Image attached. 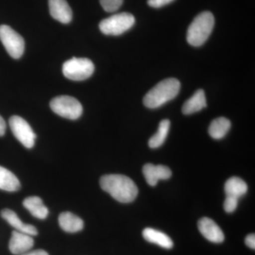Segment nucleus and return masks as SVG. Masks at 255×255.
Segmentation results:
<instances>
[{
	"label": "nucleus",
	"instance_id": "nucleus-1",
	"mask_svg": "<svg viewBox=\"0 0 255 255\" xmlns=\"http://www.w3.org/2000/svg\"><path fill=\"white\" fill-rule=\"evenodd\" d=\"M101 187L115 200L128 204L136 199L138 189L130 178L122 174H107L101 177Z\"/></svg>",
	"mask_w": 255,
	"mask_h": 255
},
{
	"label": "nucleus",
	"instance_id": "nucleus-2",
	"mask_svg": "<svg viewBox=\"0 0 255 255\" xmlns=\"http://www.w3.org/2000/svg\"><path fill=\"white\" fill-rule=\"evenodd\" d=\"M180 82L176 78L162 80L146 94L143 104L147 108L156 109L173 100L180 90Z\"/></svg>",
	"mask_w": 255,
	"mask_h": 255
},
{
	"label": "nucleus",
	"instance_id": "nucleus-3",
	"mask_svg": "<svg viewBox=\"0 0 255 255\" xmlns=\"http://www.w3.org/2000/svg\"><path fill=\"white\" fill-rule=\"evenodd\" d=\"M215 18L210 11H204L198 14L189 25L187 40L191 46H202L211 36L214 29Z\"/></svg>",
	"mask_w": 255,
	"mask_h": 255
},
{
	"label": "nucleus",
	"instance_id": "nucleus-4",
	"mask_svg": "<svg viewBox=\"0 0 255 255\" xmlns=\"http://www.w3.org/2000/svg\"><path fill=\"white\" fill-rule=\"evenodd\" d=\"M135 22L133 15L127 12L119 13L102 20L100 29L107 36H119L130 29Z\"/></svg>",
	"mask_w": 255,
	"mask_h": 255
},
{
	"label": "nucleus",
	"instance_id": "nucleus-5",
	"mask_svg": "<svg viewBox=\"0 0 255 255\" xmlns=\"http://www.w3.org/2000/svg\"><path fill=\"white\" fill-rule=\"evenodd\" d=\"M94 71L95 65L88 58H73L67 60L63 65L64 76L74 81L87 80L93 75Z\"/></svg>",
	"mask_w": 255,
	"mask_h": 255
},
{
	"label": "nucleus",
	"instance_id": "nucleus-6",
	"mask_svg": "<svg viewBox=\"0 0 255 255\" xmlns=\"http://www.w3.org/2000/svg\"><path fill=\"white\" fill-rule=\"evenodd\" d=\"M50 109L60 117L70 120H76L81 117L82 106L77 99L70 96L55 97L50 103Z\"/></svg>",
	"mask_w": 255,
	"mask_h": 255
},
{
	"label": "nucleus",
	"instance_id": "nucleus-7",
	"mask_svg": "<svg viewBox=\"0 0 255 255\" xmlns=\"http://www.w3.org/2000/svg\"><path fill=\"white\" fill-rule=\"evenodd\" d=\"M0 41L11 58L18 59L22 56L25 49L24 40L7 25L0 26Z\"/></svg>",
	"mask_w": 255,
	"mask_h": 255
},
{
	"label": "nucleus",
	"instance_id": "nucleus-8",
	"mask_svg": "<svg viewBox=\"0 0 255 255\" xmlns=\"http://www.w3.org/2000/svg\"><path fill=\"white\" fill-rule=\"evenodd\" d=\"M10 128L16 138L26 148L34 146L36 135L26 120L18 116H13L9 121Z\"/></svg>",
	"mask_w": 255,
	"mask_h": 255
},
{
	"label": "nucleus",
	"instance_id": "nucleus-9",
	"mask_svg": "<svg viewBox=\"0 0 255 255\" xmlns=\"http://www.w3.org/2000/svg\"><path fill=\"white\" fill-rule=\"evenodd\" d=\"M142 173L146 182L151 187L157 185L159 180L168 179L172 176V171L167 166L146 164L142 168Z\"/></svg>",
	"mask_w": 255,
	"mask_h": 255
},
{
	"label": "nucleus",
	"instance_id": "nucleus-10",
	"mask_svg": "<svg viewBox=\"0 0 255 255\" xmlns=\"http://www.w3.org/2000/svg\"><path fill=\"white\" fill-rule=\"evenodd\" d=\"M34 245L31 236L14 231L11 233L9 243V251L12 254L21 255L30 251Z\"/></svg>",
	"mask_w": 255,
	"mask_h": 255
},
{
	"label": "nucleus",
	"instance_id": "nucleus-11",
	"mask_svg": "<svg viewBox=\"0 0 255 255\" xmlns=\"http://www.w3.org/2000/svg\"><path fill=\"white\" fill-rule=\"evenodd\" d=\"M198 228L202 236L208 241L214 243H221L225 239L221 228L209 218H203L198 223Z\"/></svg>",
	"mask_w": 255,
	"mask_h": 255
},
{
	"label": "nucleus",
	"instance_id": "nucleus-12",
	"mask_svg": "<svg viewBox=\"0 0 255 255\" xmlns=\"http://www.w3.org/2000/svg\"><path fill=\"white\" fill-rule=\"evenodd\" d=\"M52 17L63 23H68L73 18V11L66 0H48Z\"/></svg>",
	"mask_w": 255,
	"mask_h": 255
},
{
	"label": "nucleus",
	"instance_id": "nucleus-13",
	"mask_svg": "<svg viewBox=\"0 0 255 255\" xmlns=\"http://www.w3.org/2000/svg\"><path fill=\"white\" fill-rule=\"evenodd\" d=\"M1 216L3 219H4L10 226L16 229V231L29 236H37L38 235V231L36 227L30 224H26L23 223L22 221L18 217L17 214L14 211L10 209H3L1 211Z\"/></svg>",
	"mask_w": 255,
	"mask_h": 255
},
{
	"label": "nucleus",
	"instance_id": "nucleus-14",
	"mask_svg": "<svg viewBox=\"0 0 255 255\" xmlns=\"http://www.w3.org/2000/svg\"><path fill=\"white\" fill-rule=\"evenodd\" d=\"M60 228L67 233H74L82 231L84 228L83 221L73 213H62L58 218Z\"/></svg>",
	"mask_w": 255,
	"mask_h": 255
},
{
	"label": "nucleus",
	"instance_id": "nucleus-15",
	"mask_svg": "<svg viewBox=\"0 0 255 255\" xmlns=\"http://www.w3.org/2000/svg\"><path fill=\"white\" fill-rule=\"evenodd\" d=\"M142 236L144 239L149 243L157 245L165 249H171L173 248V242L167 235L153 228H147L144 229L142 231Z\"/></svg>",
	"mask_w": 255,
	"mask_h": 255
},
{
	"label": "nucleus",
	"instance_id": "nucleus-16",
	"mask_svg": "<svg viewBox=\"0 0 255 255\" xmlns=\"http://www.w3.org/2000/svg\"><path fill=\"white\" fill-rule=\"evenodd\" d=\"M207 104H206L205 93L204 90H199L184 104L182 109V113L185 115H190V114L200 112L203 109L205 108Z\"/></svg>",
	"mask_w": 255,
	"mask_h": 255
},
{
	"label": "nucleus",
	"instance_id": "nucleus-17",
	"mask_svg": "<svg viewBox=\"0 0 255 255\" xmlns=\"http://www.w3.org/2000/svg\"><path fill=\"white\" fill-rule=\"evenodd\" d=\"M23 205L31 213L32 216L38 219H46L48 209L38 196H30L23 201Z\"/></svg>",
	"mask_w": 255,
	"mask_h": 255
},
{
	"label": "nucleus",
	"instance_id": "nucleus-18",
	"mask_svg": "<svg viewBox=\"0 0 255 255\" xmlns=\"http://www.w3.org/2000/svg\"><path fill=\"white\" fill-rule=\"evenodd\" d=\"M224 189L226 196L240 199L248 191V185L241 178L233 177L226 181Z\"/></svg>",
	"mask_w": 255,
	"mask_h": 255
},
{
	"label": "nucleus",
	"instance_id": "nucleus-19",
	"mask_svg": "<svg viewBox=\"0 0 255 255\" xmlns=\"http://www.w3.org/2000/svg\"><path fill=\"white\" fill-rule=\"evenodd\" d=\"M21 187L19 180L9 169L0 166V189L9 191L19 190Z\"/></svg>",
	"mask_w": 255,
	"mask_h": 255
},
{
	"label": "nucleus",
	"instance_id": "nucleus-20",
	"mask_svg": "<svg viewBox=\"0 0 255 255\" xmlns=\"http://www.w3.org/2000/svg\"><path fill=\"white\" fill-rule=\"evenodd\" d=\"M231 127V123L228 119L220 117L214 119L209 128V133L216 140L226 136Z\"/></svg>",
	"mask_w": 255,
	"mask_h": 255
},
{
	"label": "nucleus",
	"instance_id": "nucleus-21",
	"mask_svg": "<svg viewBox=\"0 0 255 255\" xmlns=\"http://www.w3.org/2000/svg\"><path fill=\"white\" fill-rule=\"evenodd\" d=\"M170 128V122L168 119H164L159 124L158 129L149 140L148 145L151 148H157L165 141Z\"/></svg>",
	"mask_w": 255,
	"mask_h": 255
},
{
	"label": "nucleus",
	"instance_id": "nucleus-22",
	"mask_svg": "<svg viewBox=\"0 0 255 255\" xmlns=\"http://www.w3.org/2000/svg\"><path fill=\"white\" fill-rule=\"evenodd\" d=\"M105 11L107 12H114L117 11L123 4L124 0H100Z\"/></svg>",
	"mask_w": 255,
	"mask_h": 255
},
{
	"label": "nucleus",
	"instance_id": "nucleus-23",
	"mask_svg": "<svg viewBox=\"0 0 255 255\" xmlns=\"http://www.w3.org/2000/svg\"><path fill=\"white\" fill-rule=\"evenodd\" d=\"M238 201H239V199H236V198L226 196L224 204H223L225 211L227 213L234 212L237 209Z\"/></svg>",
	"mask_w": 255,
	"mask_h": 255
},
{
	"label": "nucleus",
	"instance_id": "nucleus-24",
	"mask_svg": "<svg viewBox=\"0 0 255 255\" xmlns=\"http://www.w3.org/2000/svg\"><path fill=\"white\" fill-rule=\"evenodd\" d=\"M174 0H147V4L152 8L158 9L166 5L170 4Z\"/></svg>",
	"mask_w": 255,
	"mask_h": 255
},
{
	"label": "nucleus",
	"instance_id": "nucleus-25",
	"mask_svg": "<svg viewBox=\"0 0 255 255\" xmlns=\"http://www.w3.org/2000/svg\"><path fill=\"white\" fill-rule=\"evenodd\" d=\"M246 246L251 249H255V234H250L246 238Z\"/></svg>",
	"mask_w": 255,
	"mask_h": 255
},
{
	"label": "nucleus",
	"instance_id": "nucleus-26",
	"mask_svg": "<svg viewBox=\"0 0 255 255\" xmlns=\"http://www.w3.org/2000/svg\"><path fill=\"white\" fill-rule=\"evenodd\" d=\"M6 125L4 119L0 116V136H3L6 131Z\"/></svg>",
	"mask_w": 255,
	"mask_h": 255
},
{
	"label": "nucleus",
	"instance_id": "nucleus-27",
	"mask_svg": "<svg viewBox=\"0 0 255 255\" xmlns=\"http://www.w3.org/2000/svg\"><path fill=\"white\" fill-rule=\"evenodd\" d=\"M21 255H49L46 251L43 250H36V251H28L27 253Z\"/></svg>",
	"mask_w": 255,
	"mask_h": 255
}]
</instances>
